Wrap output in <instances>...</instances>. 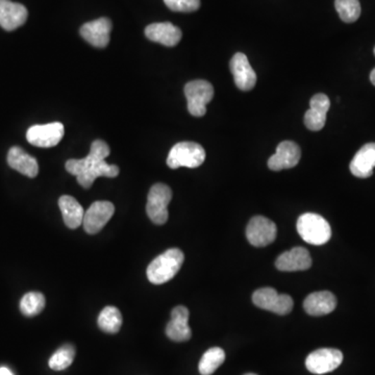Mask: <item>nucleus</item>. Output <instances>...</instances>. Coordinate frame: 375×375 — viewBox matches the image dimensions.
Here are the masks:
<instances>
[{
  "label": "nucleus",
  "mask_w": 375,
  "mask_h": 375,
  "mask_svg": "<svg viewBox=\"0 0 375 375\" xmlns=\"http://www.w3.org/2000/svg\"><path fill=\"white\" fill-rule=\"evenodd\" d=\"M110 147L103 140H96L91 145L90 153L81 160L71 159L66 162L65 168L70 174L75 175L82 188L92 187L97 177H118L119 168L116 165L106 162L110 155Z\"/></svg>",
  "instance_id": "obj_1"
},
{
  "label": "nucleus",
  "mask_w": 375,
  "mask_h": 375,
  "mask_svg": "<svg viewBox=\"0 0 375 375\" xmlns=\"http://www.w3.org/2000/svg\"><path fill=\"white\" fill-rule=\"evenodd\" d=\"M185 261L183 251L171 248L155 258L147 267V279L153 285H163L177 274Z\"/></svg>",
  "instance_id": "obj_2"
},
{
  "label": "nucleus",
  "mask_w": 375,
  "mask_h": 375,
  "mask_svg": "<svg viewBox=\"0 0 375 375\" xmlns=\"http://www.w3.org/2000/svg\"><path fill=\"white\" fill-rule=\"evenodd\" d=\"M297 231L303 241L312 245L325 244L331 237V229L327 220L315 213L301 215L297 220Z\"/></svg>",
  "instance_id": "obj_3"
},
{
  "label": "nucleus",
  "mask_w": 375,
  "mask_h": 375,
  "mask_svg": "<svg viewBox=\"0 0 375 375\" xmlns=\"http://www.w3.org/2000/svg\"><path fill=\"white\" fill-rule=\"evenodd\" d=\"M205 160V149L198 143L179 142L171 148L167 158V165L171 169L179 167L197 168L203 164Z\"/></svg>",
  "instance_id": "obj_4"
},
{
  "label": "nucleus",
  "mask_w": 375,
  "mask_h": 375,
  "mask_svg": "<svg viewBox=\"0 0 375 375\" xmlns=\"http://www.w3.org/2000/svg\"><path fill=\"white\" fill-rule=\"evenodd\" d=\"M188 110L192 116L203 117L207 113V105L214 97V88L211 82L197 80L188 82L185 87Z\"/></svg>",
  "instance_id": "obj_5"
},
{
  "label": "nucleus",
  "mask_w": 375,
  "mask_h": 375,
  "mask_svg": "<svg viewBox=\"0 0 375 375\" xmlns=\"http://www.w3.org/2000/svg\"><path fill=\"white\" fill-rule=\"evenodd\" d=\"M172 198V191L165 184H155L147 197L146 212L155 224L163 225L168 221V205Z\"/></svg>",
  "instance_id": "obj_6"
},
{
  "label": "nucleus",
  "mask_w": 375,
  "mask_h": 375,
  "mask_svg": "<svg viewBox=\"0 0 375 375\" xmlns=\"http://www.w3.org/2000/svg\"><path fill=\"white\" fill-rule=\"evenodd\" d=\"M255 305L277 315H288L293 309L294 301L288 294H279L273 288H262L253 295Z\"/></svg>",
  "instance_id": "obj_7"
},
{
  "label": "nucleus",
  "mask_w": 375,
  "mask_h": 375,
  "mask_svg": "<svg viewBox=\"0 0 375 375\" xmlns=\"http://www.w3.org/2000/svg\"><path fill=\"white\" fill-rule=\"evenodd\" d=\"M342 362L343 353L339 349L322 348L307 355L305 367L311 374H325L337 369Z\"/></svg>",
  "instance_id": "obj_8"
},
{
  "label": "nucleus",
  "mask_w": 375,
  "mask_h": 375,
  "mask_svg": "<svg viewBox=\"0 0 375 375\" xmlns=\"http://www.w3.org/2000/svg\"><path fill=\"white\" fill-rule=\"evenodd\" d=\"M277 234L275 223L264 216L253 217L247 225V240L255 247H265L274 242Z\"/></svg>",
  "instance_id": "obj_9"
},
{
  "label": "nucleus",
  "mask_w": 375,
  "mask_h": 375,
  "mask_svg": "<svg viewBox=\"0 0 375 375\" xmlns=\"http://www.w3.org/2000/svg\"><path fill=\"white\" fill-rule=\"evenodd\" d=\"M64 125L61 122L49 123L44 125H34L30 127L27 139L30 144L41 148L56 146L64 136Z\"/></svg>",
  "instance_id": "obj_10"
},
{
  "label": "nucleus",
  "mask_w": 375,
  "mask_h": 375,
  "mask_svg": "<svg viewBox=\"0 0 375 375\" xmlns=\"http://www.w3.org/2000/svg\"><path fill=\"white\" fill-rule=\"evenodd\" d=\"M115 213V207L110 201H95L84 213L82 225L89 235L99 233Z\"/></svg>",
  "instance_id": "obj_11"
},
{
  "label": "nucleus",
  "mask_w": 375,
  "mask_h": 375,
  "mask_svg": "<svg viewBox=\"0 0 375 375\" xmlns=\"http://www.w3.org/2000/svg\"><path fill=\"white\" fill-rule=\"evenodd\" d=\"M300 147L293 141L279 143L277 153L269 159L268 167L273 171L293 168L300 161Z\"/></svg>",
  "instance_id": "obj_12"
},
{
  "label": "nucleus",
  "mask_w": 375,
  "mask_h": 375,
  "mask_svg": "<svg viewBox=\"0 0 375 375\" xmlns=\"http://www.w3.org/2000/svg\"><path fill=\"white\" fill-rule=\"evenodd\" d=\"M229 67H231L236 86L240 90L250 91L255 88L257 84V75L244 53H236L231 60Z\"/></svg>",
  "instance_id": "obj_13"
},
{
  "label": "nucleus",
  "mask_w": 375,
  "mask_h": 375,
  "mask_svg": "<svg viewBox=\"0 0 375 375\" xmlns=\"http://www.w3.org/2000/svg\"><path fill=\"white\" fill-rule=\"evenodd\" d=\"M112 23L108 18H99L84 23L81 27V36L87 42L97 49H105L110 43Z\"/></svg>",
  "instance_id": "obj_14"
},
{
  "label": "nucleus",
  "mask_w": 375,
  "mask_h": 375,
  "mask_svg": "<svg viewBox=\"0 0 375 375\" xmlns=\"http://www.w3.org/2000/svg\"><path fill=\"white\" fill-rule=\"evenodd\" d=\"M189 310L184 305L174 307L171 312V320L166 326V335L174 342L189 341L192 331L189 326Z\"/></svg>",
  "instance_id": "obj_15"
},
{
  "label": "nucleus",
  "mask_w": 375,
  "mask_h": 375,
  "mask_svg": "<svg viewBox=\"0 0 375 375\" xmlns=\"http://www.w3.org/2000/svg\"><path fill=\"white\" fill-rule=\"evenodd\" d=\"M310 110H307L305 115V125L310 131H322L326 122V114L331 108V101L327 95H314L310 101Z\"/></svg>",
  "instance_id": "obj_16"
},
{
  "label": "nucleus",
  "mask_w": 375,
  "mask_h": 375,
  "mask_svg": "<svg viewBox=\"0 0 375 375\" xmlns=\"http://www.w3.org/2000/svg\"><path fill=\"white\" fill-rule=\"evenodd\" d=\"M28 16L27 8L23 4L0 0V27L8 32L23 27Z\"/></svg>",
  "instance_id": "obj_17"
},
{
  "label": "nucleus",
  "mask_w": 375,
  "mask_h": 375,
  "mask_svg": "<svg viewBox=\"0 0 375 375\" xmlns=\"http://www.w3.org/2000/svg\"><path fill=\"white\" fill-rule=\"evenodd\" d=\"M275 266L279 271L285 272L307 270L312 266L311 255L305 247H294L291 250L281 253L277 258Z\"/></svg>",
  "instance_id": "obj_18"
},
{
  "label": "nucleus",
  "mask_w": 375,
  "mask_h": 375,
  "mask_svg": "<svg viewBox=\"0 0 375 375\" xmlns=\"http://www.w3.org/2000/svg\"><path fill=\"white\" fill-rule=\"evenodd\" d=\"M145 36L153 42L173 47L179 44L183 32L170 23H153L145 28Z\"/></svg>",
  "instance_id": "obj_19"
},
{
  "label": "nucleus",
  "mask_w": 375,
  "mask_h": 375,
  "mask_svg": "<svg viewBox=\"0 0 375 375\" xmlns=\"http://www.w3.org/2000/svg\"><path fill=\"white\" fill-rule=\"evenodd\" d=\"M351 173L359 179H367L374 174L375 168V143L364 145L350 163Z\"/></svg>",
  "instance_id": "obj_20"
},
{
  "label": "nucleus",
  "mask_w": 375,
  "mask_h": 375,
  "mask_svg": "<svg viewBox=\"0 0 375 375\" xmlns=\"http://www.w3.org/2000/svg\"><path fill=\"white\" fill-rule=\"evenodd\" d=\"M337 298L329 291L314 292L303 301V309L311 316H323L335 311Z\"/></svg>",
  "instance_id": "obj_21"
},
{
  "label": "nucleus",
  "mask_w": 375,
  "mask_h": 375,
  "mask_svg": "<svg viewBox=\"0 0 375 375\" xmlns=\"http://www.w3.org/2000/svg\"><path fill=\"white\" fill-rule=\"evenodd\" d=\"M8 164L11 168L30 179H34L38 175V162L34 157L25 153L21 147L14 146L8 151Z\"/></svg>",
  "instance_id": "obj_22"
},
{
  "label": "nucleus",
  "mask_w": 375,
  "mask_h": 375,
  "mask_svg": "<svg viewBox=\"0 0 375 375\" xmlns=\"http://www.w3.org/2000/svg\"><path fill=\"white\" fill-rule=\"evenodd\" d=\"M58 205H60L63 219L67 227L75 229L81 227L82 220H84V211L75 197L64 195L58 199Z\"/></svg>",
  "instance_id": "obj_23"
},
{
  "label": "nucleus",
  "mask_w": 375,
  "mask_h": 375,
  "mask_svg": "<svg viewBox=\"0 0 375 375\" xmlns=\"http://www.w3.org/2000/svg\"><path fill=\"white\" fill-rule=\"evenodd\" d=\"M225 352L222 348H213L203 353L199 362L198 370L201 375H212L224 363Z\"/></svg>",
  "instance_id": "obj_24"
},
{
  "label": "nucleus",
  "mask_w": 375,
  "mask_h": 375,
  "mask_svg": "<svg viewBox=\"0 0 375 375\" xmlns=\"http://www.w3.org/2000/svg\"><path fill=\"white\" fill-rule=\"evenodd\" d=\"M122 315L120 311L115 307H106L99 314V329L107 333H117L122 326Z\"/></svg>",
  "instance_id": "obj_25"
},
{
  "label": "nucleus",
  "mask_w": 375,
  "mask_h": 375,
  "mask_svg": "<svg viewBox=\"0 0 375 375\" xmlns=\"http://www.w3.org/2000/svg\"><path fill=\"white\" fill-rule=\"evenodd\" d=\"M45 297L40 292H28L20 301V311L27 317L39 315L45 307Z\"/></svg>",
  "instance_id": "obj_26"
},
{
  "label": "nucleus",
  "mask_w": 375,
  "mask_h": 375,
  "mask_svg": "<svg viewBox=\"0 0 375 375\" xmlns=\"http://www.w3.org/2000/svg\"><path fill=\"white\" fill-rule=\"evenodd\" d=\"M75 348L71 344H66L58 348L56 352L51 355L49 361V367L54 371H62L67 369L75 361Z\"/></svg>",
  "instance_id": "obj_27"
},
{
  "label": "nucleus",
  "mask_w": 375,
  "mask_h": 375,
  "mask_svg": "<svg viewBox=\"0 0 375 375\" xmlns=\"http://www.w3.org/2000/svg\"><path fill=\"white\" fill-rule=\"evenodd\" d=\"M336 10L340 18L345 23H353L361 16V4L359 0H336Z\"/></svg>",
  "instance_id": "obj_28"
},
{
  "label": "nucleus",
  "mask_w": 375,
  "mask_h": 375,
  "mask_svg": "<svg viewBox=\"0 0 375 375\" xmlns=\"http://www.w3.org/2000/svg\"><path fill=\"white\" fill-rule=\"evenodd\" d=\"M164 2L173 12H195L201 8V0H164Z\"/></svg>",
  "instance_id": "obj_29"
},
{
  "label": "nucleus",
  "mask_w": 375,
  "mask_h": 375,
  "mask_svg": "<svg viewBox=\"0 0 375 375\" xmlns=\"http://www.w3.org/2000/svg\"><path fill=\"white\" fill-rule=\"evenodd\" d=\"M0 375H14V374H13L12 372H11L10 370L8 369V368L1 367L0 368Z\"/></svg>",
  "instance_id": "obj_30"
},
{
  "label": "nucleus",
  "mask_w": 375,
  "mask_h": 375,
  "mask_svg": "<svg viewBox=\"0 0 375 375\" xmlns=\"http://www.w3.org/2000/svg\"><path fill=\"white\" fill-rule=\"evenodd\" d=\"M370 81H371L372 84L375 86V68L371 71V73H370Z\"/></svg>",
  "instance_id": "obj_31"
},
{
  "label": "nucleus",
  "mask_w": 375,
  "mask_h": 375,
  "mask_svg": "<svg viewBox=\"0 0 375 375\" xmlns=\"http://www.w3.org/2000/svg\"><path fill=\"white\" fill-rule=\"evenodd\" d=\"M244 375H257V374H244Z\"/></svg>",
  "instance_id": "obj_32"
},
{
  "label": "nucleus",
  "mask_w": 375,
  "mask_h": 375,
  "mask_svg": "<svg viewBox=\"0 0 375 375\" xmlns=\"http://www.w3.org/2000/svg\"><path fill=\"white\" fill-rule=\"evenodd\" d=\"M374 54H375V49H374Z\"/></svg>",
  "instance_id": "obj_33"
}]
</instances>
